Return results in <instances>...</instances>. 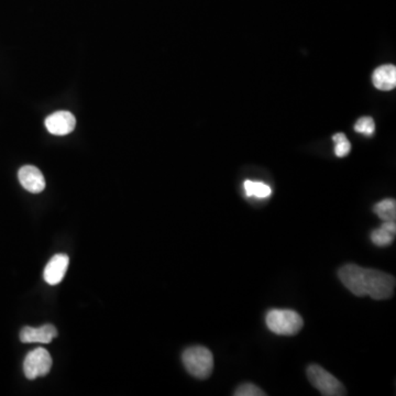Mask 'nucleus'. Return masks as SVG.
Here are the masks:
<instances>
[{"label": "nucleus", "mask_w": 396, "mask_h": 396, "mask_svg": "<svg viewBox=\"0 0 396 396\" xmlns=\"http://www.w3.org/2000/svg\"><path fill=\"white\" fill-rule=\"evenodd\" d=\"M338 275L342 284L358 298L370 296L373 300H384L393 296L395 277L379 270L346 264Z\"/></svg>", "instance_id": "obj_1"}, {"label": "nucleus", "mask_w": 396, "mask_h": 396, "mask_svg": "<svg viewBox=\"0 0 396 396\" xmlns=\"http://www.w3.org/2000/svg\"><path fill=\"white\" fill-rule=\"evenodd\" d=\"M182 359L187 372L200 380L210 378L214 370L212 353L207 348L202 346H196L185 350Z\"/></svg>", "instance_id": "obj_2"}, {"label": "nucleus", "mask_w": 396, "mask_h": 396, "mask_svg": "<svg viewBox=\"0 0 396 396\" xmlns=\"http://www.w3.org/2000/svg\"><path fill=\"white\" fill-rule=\"evenodd\" d=\"M267 328L280 336H294L303 328V318L291 309H272L267 314Z\"/></svg>", "instance_id": "obj_3"}, {"label": "nucleus", "mask_w": 396, "mask_h": 396, "mask_svg": "<svg viewBox=\"0 0 396 396\" xmlns=\"http://www.w3.org/2000/svg\"><path fill=\"white\" fill-rule=\"evenodd\" d=\"M307 378L323 395H346V388L342 382L319 365H311L308 367Z\"/></svg>", "instance_id": "obj_4"}, {"label": "nucleus", "mask_w": 396, "mask_h": 396, "mask_svg": "<svg viewBox=\"0 0 396 396\" xmlns=\"http://www.w3.org/2000/svg\"><path fill=\"white\" fill-rule=\"evenodd\" d=\"M52 367V358L44 348H36L29 352L24 362V371L29 380L47 376Z\"/></svg>", "instance_id": "obj_5"}, {"label": "nucleus", "mask_w": 396, "mask_h": 396, "mask_svg": "<svg viewBox=\"0 0 396 396\" xmlns=\"http://www.w3.org/2000/svg\"><path fill=\"white\" fill-rule=\"evenodd\" d=\"M76 119L70 112H54L45 119V127L50 133L54 135H66L75 129Z\"/></svg>", "instance_id": "obj_6"}, {"label": "nucleus", "mask_w": 396, "mask_h": 396, "mask_svg": "<svg viewBox=\"0 0 396 396\" xmlns=\"http://www.w3.org/2000/svg\"><path fill=\"white\" fill-rule=\"evenodd\" d=\"M19 181L28 192L38 194L45 189V179L39 168L34 166H24L19 170Z\"/></svg>", "instance_id": "obj_7"}, {"label": "nucleus", "mask_w": 396, "mask_h": 396, "mask_svg": "<svg viewBox=\"0 0 396 396\" xmlns=\"http://www.w3.org/2000/svg\"><path fill=\"white\" fill-rule=\"evenodd\" d=\"M70 259L66 254H57L50 260L44 269V280L47 284L57 285L62 282L68 271Z\"/></svg>", "instance_id": "obj_8"}, {"label": "nucleus", "mask_w": 396, "mask_h": 396, "mask_svg": "<svg viewBox=\"0 0 396 396\" xmlns=\"http://www.w3.org/2000/svg\"><path fill=\"white\" fill-rule=\"evenodd\" d=\"M57 336V330L53 325H43L39 328L24 327L20 332V340L24 344H49Z\"/></svg>", "instance_id": "obj_9"}, {"label": "nucleus", "mask_w": 396, "mask_h": 396, "mask_svg": "<svg viewBox=\"0 0 396 396\" xmlns=\"http://www.w3.org/2000/svg\"><path fill=\"white\" fill-rule=\"evenodd\" d=\"M373 85L380 91H392L396 86L395 65L386 64L373 72Z\"/></svg>", "instance_id": "obj_10"}, {"label": "nucleus", "mask_w": 396, "mask_h": 396, "mask_svg": "<svg viewBox=\"0 0 396 396\" xmlns=\"http://www.w3.org/2000/svg\"><path fill=\"white\" fill-rule=\"evenodd\" d=\"M396 235L395 221H383L380 228L371 233V240L378 247H388L392 244Z\"/></svg>", "instance_id": "obj_11"}, {"label": "nucleus", "mask_w": 396, "mask_h": 396, "mask_svg": "<svg viewBox=\"0 0 396 396\" xmlns=\"http://www.w3.org/2000/svg\"><path fill=\"white\" fill-rule=\"evenodd\" d=\"M373 212H376L380 219L383 221H395L396 219V202L395 200H381L374 205Z\"/></svg>", "instance_id": "obj_12"}, {"label": "nucleus", "mask_w": 396, "mask_h": 396, "mask_svg": "<svg viewBox=\"0 0 396 396\" xmlns=\"http://www.w3.org/2000/svg\"><path fill=\"white\" fill-rule=\"evenodd\" d=\"M244 191L248 197H256V198H267L271 195V187L264 184L262 182H254L247 179L244 182Z\"/></svg>", "instance_id": "obj_13"}, {"label": "nucleus", "mask_w": 396, "mask_h": 396, "mask_svg": "<svg viewBox=\"0 0 396 396\" xmlns=\"http://www.w3.org/2000/svg\"><path fill=\"white\" fill-rule=\"evenodd\" d=\"M332 140L336 143L335 153H336L337 156L344 158V156L349 154L350 150H351V145H350L344 133H336V135L332 137Z\"/></svg>", "instance_id": "obj_14"}, {"label": "nucleus", "mask_w": 396, "mask_h": 396, "mask_svg": "<svg viewBox=\"0 0 396 396\" xmlns=\"http://www.w3.org/2000/svg\"><path fill=\"white\" fill-rule=\"evenodd\" d=\"M355 130L365 135H372L376 131V124L371 117H362L355 124Z\"/></svg>", "instance_id": "obj_15"}, {"label": "nucleus", "mask_w": 396, "mask_h": 396, "mask_svg": "<svg viewBox=\"0 0 396 396\" xmlns=\"http://www.w3.org/2000/svg\"><path fill=\"white\" fill-rule=\"evenodd\" d=\"M236 396H264L267 394L262 391L261 388L252 383L242 384L237 388L235 392Z\"/></svg>", "instance_id": "obj_16"}]
</instances>
